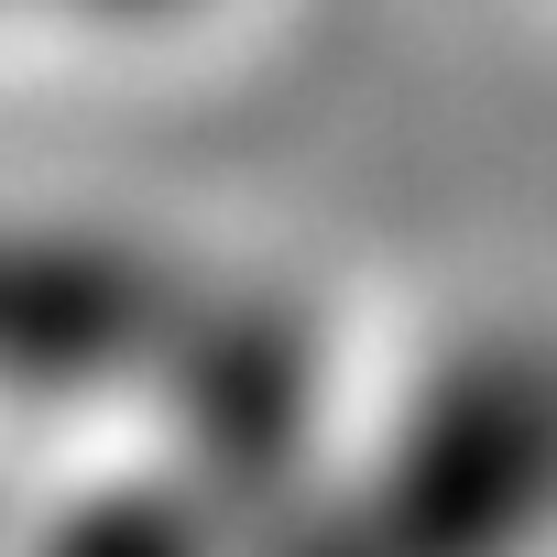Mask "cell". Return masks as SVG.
<instances>
[{"mask_svg": "<svg viewBox=\"0 0 557 557\" xmlns=\"http://www.w3.org/2000/svg\"><path fill=\"white\" fill-rule=\"evenodd\" d=\"M262 557H557V329L481 318L361 383L329 481Z\"/></svg>", "mask_w": 557, "mask_h": 557, "instance_id": "1", "label": "cell"}, {"mask_svg": "<svg viewBox=\"0 0 557 557\" xmlns=\"http://www.w3.org/2000/svg\"><path fill=\"white\" fill-rule=\"evenodd\" d=\"M350 405H361V372L339 361L329 318L296 285L208 273L197 318L175 329V350L143 394V448L175 459L251 535H273L329 481V459L350 437Z\"/></svg>", "mask_w": 557, "mask_h": 557, "instance_id": "2", "label": "cell"}, {"mask_svg": "<svg viewBox=\"0 0 557 557\" xmlns=\"http://www.w3.org/2000/svg\"><path fill=\"white\" fill-rule=\"evenodd\" d=\"M197 296L208 262L153 230L77 208H0V405L143 416Z\"/></svg>", "mask_w": 557, "mask_h": 557, "instance_id": "3", "label": "cell"}, {"mask_svg": "<svg viewBox=\"0 0 557 557\" xmlns=\"http://www.w3.org/2000/svg\"><path fill=\"white\" fill-rule=\"evenodd\" d=\"M23 557H262V535H251L230 503H208L175 459L132 448V459L88 470V481L34 524Z\"/></svg>", "mask_w": 557, "mask_h": 557, "instance_id": "4", "label": "cell"}, {"mask_svg": "<svg viewBox=\"0 0 557 557\" xmlns=\"http://www.w3.org/2000/svg\"><path fill=\"white\" fill-rule=\"evenodd\" d=\"M34 23H66L88 45H175V34H208L230 0H23Z\"/></svg>", "mask_w": 557, "mask_h": 557, "instance_id": "5", "label": "cell"}, {"mask_svg": "<svg viewBox=\"0 0 557 557\" xmlns=\"http://www.w3.org/2000/svg\"><path fill=\"white\" fill-rule=\"evenodd\" d=\"M12 12H23V0H0V23H12Z\"/></svg>", "mask_w": 557, "mask_h": 557, "instance_id": "6", "label": "cell"}]
</instances>
